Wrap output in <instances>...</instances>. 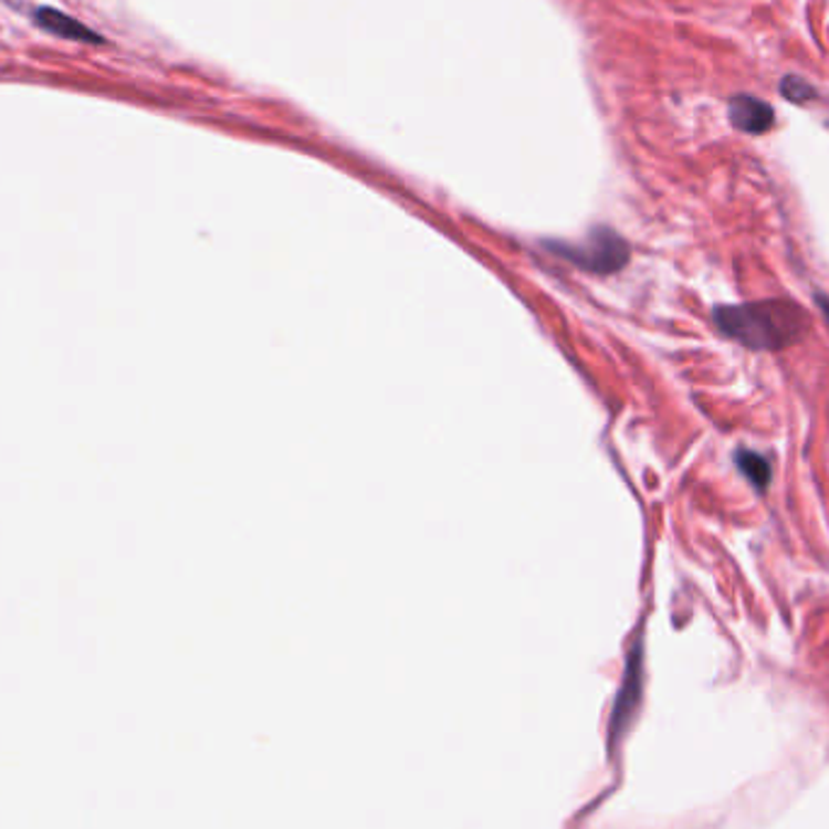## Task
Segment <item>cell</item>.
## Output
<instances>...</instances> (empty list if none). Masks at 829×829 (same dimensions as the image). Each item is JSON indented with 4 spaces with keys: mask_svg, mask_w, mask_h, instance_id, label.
<instances>
[{
    "mask_svg": "<svg viewBox=\"0 0 829 829\" xmlns=\"http://www.w3.org/2000/svg\"><path fill=\"white\" fill-rule=\"evenodd\" d=\"M715 323L733 340L752 349H781L806 330V313L788 301L715 308Z\"/></svg>",
    "mask_w": 829,
    "mask_h": 829,
    "instance_id": "obj_1",
    "label": "cell"
},
{
    "mask_svg": "<svg viewBox=\"0 0 829 829\" xmlns=\"http://www.w3.org/2000/svg\"><path fill=\"white\" fill-rule=\"evenodd\" d=\"M565 255L575 258V262H580L583 267L592 272H617L626 265L628 245L613 231L599 229L589 238L587 245L565 248Z\"/></svg>",
    "mask_w": 829,
    "mask_h": 829,
    "instance_id": "obj_2",
    "label": "cell"
},
{
    "mask_svg": "<svg viewBox=\"0 0 829 829\" xmlns=\"http://www.w3.org/2000/svg\"><path fill=\"white\" fill-rule=\"evenodd\" d=\"M727 112L733 127L745 134H766L774 127V109L752 95H735Z\"/></svg>",
    "mask_w": 829,
    "mask_h": 829,
    "instance_id": "obj_3",
    "label": "cell"
},
{
    "mask_svg": "<svg viewBox=\"0 0 829 829\" xmlns=\"http://www.w3.org/2000/svg\"><path fill=\"white\" fill-rule=\"evenodd\" d=\"M34 20L40 22V28H44L46 32H52L56 36H64V40L85 42V44H99V42H103V36L95 34L93 30H87L85 24H81L78 20L69 18L66 12H59L54 8L36 10Z\"/></svg>",
    "mask_w": 829,
    "mask_h": 829,
    "instance_id": "obj_4",
    "label": "cell"
},
{
    "mask_svg": "<svg viewBox=\"0 0 829 829\" xmlns=\"http://www.w3.org/2000/svg\"><path fill=\"white\" fill-rule=\"evenodd\" d=\"M638 696H640V648L633 652L631 658V664H628V672H626V682H623V689L619 694V701H617V711H613V737H619L621 727L626 725V721L631 718V713L636 709L638 703Z\"/></svg>",
    "mask_w": 829,
    "mask_h": 829,
    "instance_id": "obj_5",
    "label": "cell"
},
{
    "mask_svg": "<svg viewBox=\"0 0 829 829\" xmlns=\"http://www.w3.org/2000/svg\"><path fill=\"white\" fill-rule=\"evenodd\" d=\"M737 466H739V471H743L747 475L749 483H755L762 490L766 485H769V479H772L769 461H766L759 454H755V451H739V454H737Z\"/></svg>",
    "mask_w": 829,
    "mask_h": 829,
    "instance_id": "obj_6",
    "label": "cell"
},
{
    "mask_svg": "<svg viewBox=\"0 0 829 829\" xmlns=\"http://www.w3.org/2000/svg\"><path fill=\"white\" fill-rule=\"evenodd\" d=\"M781 95L790 99V103H808V99L815 97V91L810 83L798 78V75H786L781 81Z\"/></svg>",
    "mask_w": 829,
    "mask_h": 829,
    "instance_id": "obj_7",
    "label": "cell"
},
{
    "mask_svg": "<svg viewBox=\"0 0 829 829\" xmlns=\"http://www.w3.org/2000/svg\"><path fill=\"white\" fill-rule=\"evenodd\" d=\"M822 308H825V313H827V316H829V306L825 304V301H822Z\"/></svg>",
    "mask_w": 829,
    "mask_h": 829,
    "instance_id": "obj_8",
    "label": "cell"
}]
</instances>
